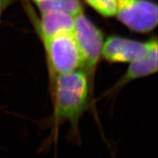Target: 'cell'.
I'll list each match as a JSON object with an SVG mask.
<instances>
[{"mask_svg": "<svg viewBox=\"0 0 158 158\" xmlns=\"http://www.w3.org/2000/svg\"><path fill=\"white\" fill-rule=\"evenodd\" d=\"M127 0H116V2H117V4H118V6L122 5V4H123L125 2H127Z\"/></svg>", "mask_w": 158, "mask_h": 158, "instance_id": "cell-11", "label": "cell"}, {"mask_svg": "<svg viewBox=\"0 0 158 158\" xmlns=\"http://www.w3.org/2000/svg\"><path fill=\"white\" fill-rule=\"evenodd\" d=\"M151 40L142 43L125 37L111 36L103 43L102 56L108 62H132L144 57L149 52Z\"/></svg>", "mask_w": 158, "mask_h": 158, "instance_id": "cell-5", "label": "cell"}, {"mask_svg": "<svg viewBox=\"0 0 158 158\" xmlns=\"http://www.w3.org/2000/svg\"><path fill=\"white\" fill-rule=\"evenodd\" d=\"M73 15L59 10L42 13L40 29L43 40L50 38L62 33L73 32Z\"/></svg>", "mask_w": 158, "mask_h": 158, "instance_id": "cell-6", "label": "cell"}, {"mask_svg": "<svg viewBox=\"0 0 158 158\" xmlns=\"http://www.w3.org/2000/svg\"><path fill=\"white\" fill-rule=\"evenodd\" d=\"M5 0H0V17H1L2 11V9L5 6Z\"/></svg>", "mask_w": 158, "mask_h": 158, "instance_id": "cell-10", "label": "cell"}, {"mask_svg": "<svg viewBox=\"0 0 158 158\" xmlns=\"http://www.w3.org/2000/svg\"><path fill=\"white\" fill-rule=\"evenodd\" d=\"M43 41L53 78L83 67L81 54L73 32L62 33Z\"/></svg>", "mask_w": 158, "mask_h": 158, "instance_id": "cell-2", "label": "cell"}, {"mask_svg": "<svg viewBox=\"0 0 158 158\" xmlns=\"http://www.w3.org/2000/svg\"><path fill=\"white\" fill-rule=\"evenodd\" d=\"M73 33L81 54L83 66L93 74L102 56L104 43L102 33L82 11L74 16Z\"/></svg>", "mask_w": 158, "mask_h": 158, "instance_id": "cell-3", "label": "cell"}, {"mask_svg": "<svg viewBox=\"0 0 158 158\" xmlns=\"http://www.w3.org/2000/svg\"><path fill=\"white\" fill-rule=\"evenodd\" d=\"M89 87L84 70L58 75L54 78V114L58 122H69L76 127L88 106Z\"/></svg>", "mask_w": 158, "mask_h": 158, "instance_id": "cell-1", "label": "cell"}, {"mask_svg": "<svg viewBox=\"0 0 158 158\" xmlns=\"http://www.w3.org/2000/svg\"><path fill=\"white\" fill-rule=\"evenodd\" d=\"M85 1L96 11L104 16H114L117 13L118 4L116 0H85Z\"/></svg>", "mask_w": 158, "mask_h": 158, "instance_id": "cell-9", "label": "cell"}, {"mask_svg": "<svg viewBox=\"0 0 158 158\" xmlns=\"http://www.w3.org/2000/svg\"><path fill=\"white\" fill-rule=\"evenodd\" d=\"M42 13L59 10L76 15L82 11L79 0H32Z\"/></svg>", "mask_w": 158, "mask_h": 158, "instance_id": "cell-8", "label": "cell"}, {"mask_svg": "<svg viewBox=\"0 0 158 158\" xmlns=\"http://www.w3.org/2000/svg\"><path fill=\"white\" fill-rule=\"evenodd\" d=\"M157 71V42L156 39L151 40L148 54L143 58L130 62L127 72L118 84L123 85L136 79L151 76Z\"/></svg>", "mask_w": 158, "mask_h": 158, "instance_id": "cell-7", "label": "cell"}, {"mask_svg": "<svg viewBox=\"0 0 158 158\" xmlns=\"http://www.w3.org/2000/svg\"><path fill=\"white\" fill-rule=\"evenodd\" d=\"M116 15L131 30L149 32L157 24V6L149 0H127L118 6Z\"/></svg>", "mask_w": 158, "mask_h": 158, "instance_id": "cell-4", "label": "cell"}]
</instances>
